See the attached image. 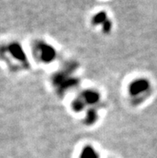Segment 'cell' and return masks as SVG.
<instances>
[{"label": "cell", "mask_w": 157, "mask_h": 158, "mask_svg": "<svg viewBox=\"0 0 157 158\" xmlns=\"http://www.w3.org/2000/svg\"><path fill=\"white\" fill-rule=\"evenodd\" d=\"M41 48H42V59L43 60L49 61L52 60L53 57H55V52L52 48L43 46Z\"/></svg>", "instance_id": "cell-4"}, {"label": "cell", "mask_w": 157, "mask_h": 158, "mask_svg": "<svg viewBox=\"0 0 157 158\" xmlns=\"http://www.w3.org/2000/svg\"><path fill=\"white\" fill-rule=\"evenodd\" d=\"M7 51L10 53L14 58L17 59V60H20V61H24L26 57H25V54H24L23 51L21 48V47L16 43H12L10 45L7 46Z\"/></svg>", "instance_id": "cell-1"}, {"label": "cell", "mask_w": 157, "mask_h": 158, "mask_svg": "<svg viewBox=\"0 0 157 158\" xmlns=\"http://www.w3.org/2000/svg\"><path fill=\"white\" fill-rule=\"evenodd\" d=\"M149 88V84L147 81L144 80H140L134 83L131 86V92L133 94H139L140 92H145Z\"/></svg>", "instance_id": "cell-2"}, {"label": "cell", "mask_w": 157, "mask_h": 158, "mask_svg": "<svg viewBox=\"0 0 157 158\" xmlns=\"http://www.w3.org/2000/svg\"><path fill=\"white\" fill-rule=\"evenodd\" d=\"M93 22L95 24L102 23L104 24V30H109L111 27V23L108 21L107 18V15L104 12H100L93 19Z\"/></svg>", "instance_id": "cell-3"}]
</instances>
